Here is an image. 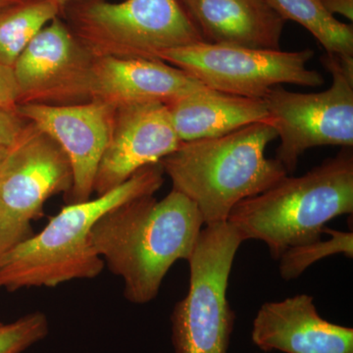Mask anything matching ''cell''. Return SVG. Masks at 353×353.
<instances>
[{"label": "cell", "mask_w": 353, "mask_h": 353, "mask_svg": "<svg viewBox=\"0 0 353 353\" xmlns=\"http://www.w3.org/2000/svg\"><path fill=\"white\" fill-rule=\"evenodd\" d=\"M203 225L194 202L172 189L161 201L145 196L111 209L95 223L90 240L122 279L125 299L146 304L157 299L171 267L189 260Z\"/></svg>", "instance_id": "cell-1"}, {"label": "cell", "mask_w": 353, "mask_h": 353, "mask_svg": "<svg viewBox=\"0 0 353 353\" xmlns=\"http://www.w3.org/2000/svg\"><path fill=\"white\" fill-rule=\"evenodd\" d=\"M164 175L161 165H150L106 194L67 204L39 233L32 234L0 259V290L54 288L99 277L105 265L90 240L92 227L111 209L154 196Z\"/></svg>", "instance_id": "cell-2"}, {"label": "cell", "mask_w": 353, "mask_h": 353, "mask_svg": "<svg viewBox=\"0 0 353 353\" xmlns=\"http://www.w3.org/2000/svg\"><path fill=\"white\" fill-rule=\"evenodd\" d=\"M277 139L271 122L250 125L218 138L183 141L161 165L173 190L194 202L205 226L227 222L236 204L288 176L267 146Z\"/></svg>", "instance_id": "cell-3"}, {"label": "cell", "mask_w": 353, "mask_h": 353, "mask_svg": "<svg viewBox=\"0 0 353 353\" xmlns=\"http://www.w3.org/2000/svg\"><path fill=\"white\" fill-rule=\"evenodd\" d=\"M352 212L353 153L343 148L304 175L285 176L241 201L227 222L243 241H263L278 260L290 248L320 240L327 223Z\"/></svg>", "instance_id": "cell-4"}, {"label": "cell", "mask_w": 353, "mask_h": 353, "mask_svg": "<svg viewBox=\"0 0 353 353\" xmlns=\"http://www.w3.org/2000/svg\"><path fill=\"white\" fill-rule=\"evenodd\" d=\"M64 8L94 58L161 60L165 51L205 41L183 0H75Z\"/></svg>", "instance_id": "cell-5"}, {"label": "cell", "mask_w": 353, "mask_h": 353, "mask_svg": "<svg viewBox=\"0 0 353 353\" xmlns=\"http://www.w3.org/2000/svg\"><path fill=\"white\" fill-rule=\"evenodd\" d=\"M243 241L228 222L201 230L188 262L187 296L171 315L175 353H228L234 314L227 299L234 257Z\"/></svg>", "instance_id": "cell-6"}, {"label": "cell", "mask_w": 353, "mask_h": 353, "mask_svg": "<svg viewBox=\"0 0 353 353\" xmlns=\"http://www.w3.org/2000/svg\"><path fill=\"white\" fill-rule=\"evenodd\" d=\"M321 63L332 76L327 90L303 94L277 85L263 99L281 141L276 159L288 173L310 148L353 146V57L325 53Z\"/></svg>", "instance_id": "cell-7"}, {"label": "cell", "mask_w": 353, "mask_h": 353, "mask_svg": "<svg viewBox=\"0 0 353 353\" xmlns=\"http://www.w3.org/2000/svg\"><path fill=\"white\" fill-rule=\"evenodd\" d=\"M314 51L253 50L202 41L165 51L162 61L183 70L204 87L226 94L263 99L284 83L317 88L324 77L307 63Z\"/></svg>", "instance_id": "cell-8"}, {"label": "cell", "mask_w": 353, "mask_h": 353, "mask_svg": "<svg viewBox=\"0 0 353 353\" xmlns=\"http://www.w3.org/2000/svg\"><path fill=\"white\" fill-rule=\"evenodd\" d=\"M94 59L58 16L34 37L14 64L19 104L69 105L90 101Z\"/></svg>", "instance_id": "cell-9"}, {"label": "cell", "mask_w": 353, "mask_h": 353, "mask_svg": "<svg viewBox=\"0 0 353 353\" xmlns=\"http://www.w3.org/2000/svg\"><path fill=\"white\" fill-rule=\"evenodd\" d=\"M72 185L71 165L62 148L27 122L0 164V208L13 219L31 224L43 215L51 196H67Z\"/></svg>", "instance_id": "cell-10"}, {"label": "cell", "mask_w": 353, "mask_h": 353, "mask_svg": "<svg viewBox=\"0 0 353 353\" xmlns=\"http://www.w3.org/2000/svg\"><path fill=\"white\" fill-rule=\"evenodd\" d=\"M16 111L54 139L68 157L73 185L66 196L67 204L90 199L99 161L110 138L115 108L90 101L69 105L24 103Z\"/></svg>", "instance_id": "cell-11"}, {"label": "cell", "mask_w": 353, "mask_h": 353, "mask_svg": "<svg viewBox=\"0 0 353 353\" xmlns=\"http://www.w3.org/2000/svg\"><path fill=\"white\" fill-rule=\"evenodd\" d=\"M181 143L166 104L152 102L115 108L94 192L101 196L119 187L137 172L159 163Z\"/></svg>", "instance_id": "cell-12"}, {"label": "cell", "mask_w": 353, "mask_h": 353, "mask_svg": "<svg viewBox=\"0 0 353 353\" xmlns=\"http://www.w3.org/2000/svg\"><path fill=\"white\" fill-rule=\"evenodd\" d=\"M252 340L265 352L353 353V329L323 319L308 294L264 303Z\"/></svg>", "instance_id": "cell-13"}, {"label": "cell", "mask_w": 353, "mask_h": 353, "mask_svg": "<svg viewBox=\"0 0 353 353\" xmlns=\"http://www.w3.org/2000/svg\"><path fill=\"white\" fill-rule=\"evenodd\" d=\"M203 87L187 72L162 60L95 58L90 101L114 108L132 104H169Z\"/></svg>", "instance_id": "cell-14"}, {"label": "cell", "mask_w": 353, "mask_h": 353, "mask_svg": "<svg viewBox=\"0 0 353 353\" xmlns=\"http://www.w3.org/2000/svg\"><path fill=\"white\" fill-rule=\"evenodd\" d=\"M206 43L281 50L285 21L267 0H183Z\"/></svg>", "instance_id": "cell-15"}, {"label": "cell", "mask_w": 353, "mask_h": 353, "mask_svg": "<svg viewBox=\"0 0 353 353\" xmlns=\"http://www.w3.org/2000/svg\"><path fill=\"white\" fill-rule=\"evenodd\" d=\"M182 141L218 138L260 122H271L264 99L201 87L167 104Z\"/></svg>", "instance_id": "cell-16"}, {"label": "cell", "mask_w": 353, "mask_h": 353, "mask_svg": "<svg viewBox=\"0 0 353 353\" xmlns=\"http://www.w3.org/2000/svg\"><path fill=\"white\" fill-rule=\"evenodd\" d=\"M62 12L52 0H19L0 9V63L13 67L34 37Z\"/></svg>", "instance_id": "cell-17"}, {"label": "cell", "mask_w": 353, "mask_h": 353, "mask_svg": "<svg viewBox=\"0 0 353 353\" xmlns=\"http://www.w3.org/2000/svg\"><path fill=\"white\" fill-rule=\"evenodd\" d=\"M285 21L299 23L312 34L326 53L353 57V27L336 20L320 0H267Z\"/></svg>", "instance_id": "cell-18"}, {"label": "cell", "mask_w": 353, "mask_h": 353, "mask_svg": "<svg viewBox=\"0 0 353 353\" xmlns=\"http://www.w3.org/2000/svg\"><path fill=\"white\" fill-rule=\"evenodd\" d=\"M323 233L329 234L327 241L320 240L294 246L285 250L279 259V272L285 281L299 278L315 262L334 254L353 257V233L324 228Z\"/></svg>", "instance_id": "cell-19"}, {"label": "cell", "mask_w": 353, "mask_h": 353, "mask_svg": "<svg viewBox=\"0 0 353 353\" xmlns=\"http://www.w3.org/2000/svg\"><path fill=\"white\" fill-rule=\"evenodd\" d=\"M50 334V322L34 311L10 323L0 322V353H23Z\"/></svg>", "instance_id": "cell-20"}, {"label": "cell", "mask_w": 353, "mask_h": 353, "mask_svg": "<svg viewBox=\"0 0 353 353\" xmlns=\"http://www.w3.org/2000/svg\"><path fill=\"white\" fill-rule=\"evenodd\" d=\"M32 233L31 224L13 219L0 208V259Z\"/></svg>", "instance_id": "cell-21"}, {"label": "cell", "mask_w": 353, "mask_h": 353, "mask_svg": "<svg viewBox=\"0 0 353 353\" xmlns=\"http://www.w3.org/2000/svg\"><path fill=\"white\" fill-rule=\"evenodd\" d=\"M26 125L27 121L17 111L0 108V148L12 145Z\"/></svg>", "instance_id": "cell-22"}, {"label": "cell", "mask_w": 353, "mask_h": 353, "mask_svg": "<svg viewBox=\"0 0 353 353\" xmlns=\"http://www.w3.org/2000/svg\"><path fill=\"white\" fill-rule=\"evenodd\" d=\"M19 105V90L13 67L0 63V108L16 110Z\"/></svg>", "instance_id": "cell-23"}, {"label": "cell", "mask_w": 353, "mask_h": 353, "mask_svg": "<svg viewBox=\"0 0 353 353\" xmlns=\"http://www.w3.org/2000/svg\"><path fill=\"white\" fill-rule=\"evenodd\" d=\"M324 8L332 15L340 14L350 22L353 21V0H320Z\"/></svg>", "instance_id": "cell-24"}, {"label": "cell", "mask_w": 353, "mask_h": 353, "mask_svg": "<svg viewBox=\"0 0 353 353\" xmlns=\"http://www.w3.org/2000/svg\"><path fill=\"white\" fill-rule=\"evenodd\" d=\"M17 1H19V0H0V9L11 6V4L15 3Z\"/></svg>", "instance_id": "cell-25"}, {"label": "cell", "mask_w": 353, "mask_h": 353, "mask_svg": "<svg viewBox=\"0 0 353 353\" xmlns=\"http://www.w3.org/2000/svg\"><path fill=\"white\" fill-rule=\"evenodd\" d=\"M52 1L57 2V4H59L64 9L67 4L71 3V2L75 1V0H52Z\"/></svg>", "instance_id": "cell-26"}, {"label": "cell", "mask_w": 353, "mask_h": 353, "mask_svg": "<svg viewBox=\"0 0 353 353\" xmlns=\"http://www.w3.org/2000/svg\"><path fill=\"white\" fill-rule=\"evenodd\" d=\"M6 148H0V164H1L2 160L6 157Z\"/></svg>", "instance_id": "cell-27"}]
</instances>
